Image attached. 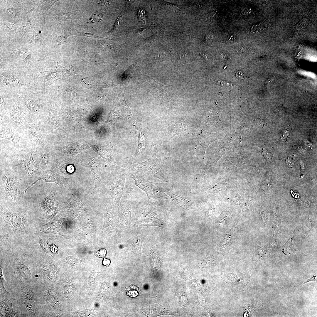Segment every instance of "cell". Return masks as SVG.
<instances>
[{"mask_svg": "<svg viewBox=\"0 0 317 317\" xmlns=\"http://www.w3.org/2000/svg\"><path fill=\"white\" fill-rule=\"evenodd\" d=\"M90 167L95 183L94 188L91 193H92L95 189H97L100 187L101 182V173L99 165L95 161H92L90 162Z\"/></svg>", "mask_w": 317, "mask_h": 317, "instance_id": "cell-11", "label": "cell"}, {"mask_svg": "<svg viewBox=\"0 0 317 317\" xmlns=\"http://www.w3.org/2000/svg\"><path fill=\"white\" fill-rule=\"evenodd\" d=\"M161 157L160 153L156 150L152 157L144 162L138 163L132 162L123 163L118 170L138 172L167 182L169 180V174L163 164Z\"/></svg>", "mask_w": 317, "mask_h": 317, "instance_id": "cell-1", "label": "cell"}, {"mask_svg": "<svg viewBox=\"0 0 317 317\" xmlns=\"http://www.w3.org/2000/svg\"><path fill=\"white\" fill-rule=\"evenodd\" d=\"M51 250L53 253H56L58 250L57 247L53 245L51 247Z\"/></svg>", "mask_w": 317, "mask_h": 317, "instance_id": "cell-37", "label": "cell"}, {"mask_svg": "<svg viewBox=\"0 0 317 317\" xmlns=\"http://www.w3.org/2000/svg\"><path fill=\"white\" fill-rule=\"evenodd\" d=\"M106 253V250L104 248H102L99 250L95 251L94 252L95 256L99 258H104Z\"/></svg>", "mask_w": 317, "mask_h": 317, "instance_id": "cell-25", "label": "cell"}, {"mask_svg": "<svg viewBox=\"0 0 317 317\" xmlns=\"http://www.w3.org/2000/svg\"><path fill=\"white\" fill-rule=\"evenodd\" d=\"M67 38V36H61L58 37L55 40V44L57 45H60L64 43Z\"/></svg>", "mask_w": 317, "mask_h": 317, "instance_id": "cell-26", "label": "cell"}, {"mask_svg": "<svg viewBox=\"0 0 317 317\" xmlns=\"http://www.w3.org/2000/svg\"><path fill=\"white\" fill-rule=\"evenodd\" d=\"M22 166L26 172L30 176H32L36 169V163L34 158L31 154H28L24 157Z\"/></svg>", "mask_w": 317, "mask_h": 317, "instance_id": "cell-12", "label": "cell"}, {"mask_svg": "<svg viewBox=\"0 0 317 317\" xmlns=\"http://www.w3.org/2000/svg\"><path fill=\"white\" fill-rule=\"evenodd\" d=\"M102 15L98 12H95L88 20V22L92 23L100 21Z\"/></svg>", "mask_w": 317, "mask_h": 317, "instance_id": "cell-23", "label": "cell"}, {"mask_svg": "<svg viewBox=\"0 0 317 317\" xmlns=\"http://www.w3.org/2000/svg\"><path fill=\"white\" fill-rule=\"evenodd\" d=\"M222 82L223 83V86L224 87L225 86L226 87H228L229 88L230 87H231V86H232V84H231L229 82Z\"/></svg>", "mask_w": 317, "mask_h": 317, "instance_id": "cell-36", "label": "cell"}, {"mask_svg": "<svg viewBox=\"0 0 317 317\" xmlns=\"http://www.w3.org/2000/svg\"><path fill=\"white\" fill-rule=\"evenodd\" d=\"M127 171H114L106 183L105 190L110 195L114 204L118 207L125 190L124 183Z\"/></svg>", "mask_w": 317, "mask_h": 317, "instance_id": "cell-3", "label": "cell"}, {"mask_svg": "<svg viewBox=\"0 0 317 317\" xmlns=\"http://www.w3.org/2000/svg\"><path fill=\"white\" fill-rule=\"evenodd\" d=\"M170 199L175 202L180 206L184 209L188 210L196 208L195 203L186 200L173 193L171 195Z\"/></svg>", "mask_w": 317, "mask_h": 317, "instance_id": "cell-13", "label": "cell"}, {"mask_svg": "<svg viewBox=\"0 0 317 317\" xmlns=\"http://www.w3.org/2000/svg\"><path fill=\"white\" fill-rule=\"evenodd\" d=\"M131 204L127 201H120L116 208V213L119 226L122 230H127L131 228Z\"/></svg>", "mask_w": 317, "mask_h": 317, "instance_id": "cell-5", "label": "cell"}, {"mask_svg": "<svg viewBox=\"0 0 317 317\" xmlns=\"http://www.w3.org/2000/svg\"><path fill=\"white\" fill-rule=\"evenodd\" d=\"M57 1H44L39 4L38 6L39 11L40 20L42 23H44L46 15L48 10Z\"/></svg>", "mask_w": 317, "mask_h": 317, "instance_id": "cell-15", "label": "cell"}, {"mask_svg": "<svg viewBox=\"0 0 317 317\" xmlns=\"http://www.w3.org/2000/svg\"><path fill=\"white\" fill-rule=\"evenodd\" d=\"M316 275L313 276V277H312L310 279H308L306 281V282H304L302 284H305L307 282H309L310 281H316L317 279L316 278Z\"/></svg>", "mask_w": 317, "mask_h": 317, "instance_id": "cell-34", "label": "cell"}, {"mask_svg": "<svg viewBox=\"0 0 317 317\" xmlns=\"http://www.w3.org/2000/svg\"><path fill=\"white\" fill-rule=\"evenodd\" d=\"M1 180L6 196L12 201H17L20 198V191L15 180L8 174L2 175Z\"/></svg>", "mask_w": 317, "mask_h": 317, "instance_id": "cell-8", "label": "cell"}, {"mask_svg": "<svg viewBox=\"0 0 317 317\" xmlns=\"http://www.w3.org/2000/svg\"><path fill=\"white\" fill-rule=\"evenodd\" d=\"M139 145L134 154L133 158L134 159L141 154L144 151L145 149V138L144 136L141 133L139 136Z\"/></svg>", "mask_w": 317, "mask_h": 317, "instance_id": "cell-18", "label": "cell"}, {"mask_svg": "<svg viewBox=\"0 0 317 317\" xmlns=\"http://www.w3.org/2000/svg\"><path fill=\"white\" fill-rule=\"evenodd\" d=\"M50 159V156L49 154L46 153L42 154L41 157V162L43 165H46L49 163Z\"/></svg>", "mask_w": 317, "mask_h": 317, "instance_id": "cell-24", "label": "cell"}, {"mask_svg": "<svg viewBox=\"0 0 317 317\" xmlns=\"http://www.w3.org/2000/svg\"><path fill=\"white\" fill-rule=\"evenodd\" d=\"M56 195L55 192L51 191L41 202L40 205L43 210L47 211L52 207L54 203Z\"/></svg>", "mask_w": 317, "mask_h": 317, "instance_id": "cell-16", "label": "cell"}, {"mask_svg": "<svg viewBox=\"0 0 317 317\" xmlns=\"http://www.w3.org/2000/svg\"><path fill=\"white\" fill-rule=\"evenodd\" d=\"M299 163L300 164V167L302 169H304V168H304V165L303 163V162H302V161L300 162H299Z\"/></svg>", "mask_w": 317, "mask_h": 317, "instance_id": "cell-38", "label": "cell"}, {"mask_svg": "<svg viewBox=\"0 0 317 317\" xmlns=\"http://www.w3.org/2000/svg\"><path fill=\"white\" fill-rule=\"evenodd\" d=\"M26 104L28 108L31 112H36L39 111L40 109L39 104L34 100H27Z\"/></svg>", "mask_w": 317, "mask_h": 317, "instance_id": "cell-19", "label": "cell"}, {"mask_svg": "<svg viewBox=\"0 0 317 317\" xmlns=\"http://www.w3.org/2000/svg\"><path fill=\"white\" fill-rule=\"evenodd\" d=\"M1 137L10 140L16 144L18 143L19 141V137L18 136L12 131H2L1 134Z\"/></svg>", "mask_w": 317, "mask_h": 317, "instance_id": "cell-17", "label": "cell"}, {"mask_svg": "<svg viewBox=\"0 0 317 317\" xmlns=\"http://www.w3.org/2000/svg\"><path fill=\"white\" fill-rule=\"evenodd\" d=\"M137 17L143 23L145 24L147 23V18L146 11L143 8L139 9L138 11Z\"/></svg>", "mask_w": 317, "mask_h": 317, "instance_id": "cell-21", "label": "cell"}, {"mask_svg": "<svg viewBox=\"0 0 317 317\" xmlns=\"http://www.w3.org/2000/svg\"><path fill=\"white\" fill-rule=\"evenodd\" d=\"M81 36H85L90 37L91 38H102V37H98L95 35L89 33H83L81 34Z\"/></svg>", "mask_w": 317, "mask_h": 317, "instance_id": "cell-31", "label": "cell"}, {"mask_svg": "<svg viewBox=\"0 0 317 317\" xmlns=\"http://www.w3.org/2000/svg\"><path fill=\"white\" fill-rule=\"evenodd\" d=\"M147 29V28H142L140 29L137 32V34H139L145 31Z\"/></svg>", "mask_w": 317, "mask_h": 317, "instance_id": "cell-35", "label": "cell"}, {"mask_svg": "<svg viewBox=\"0 0 317 317\" xmlns=\"http://www.w3.org/2000/svg\"><path fill=\"white\" fill-rule=\"evenodd\" d=\"M305 23V20H302L298 24V28L299 29H301L303 27Z\"/></svg>", "mask_w": 317, "mask_h": 317, "instance_id": "cell-33", "label": "cell"}, {"mask_svg": "<svg viewBox=\"0 0 317 317\" xmlns=\"http://www.w3.org/2000/svg\"><path fill=\"white\" fill-rule=\"evenodd\" d=\"M222 279L232 287L243 289L249 281L250 276L247 273L227 274L222 272Z\"/></svg>", "mask_w": 317, "mask_h": 317, "instance_id": "cell-7", "label": "cell"}, {"mask_svg": "<svg viewBox=\"0 0 317 317\" xmlns=\"http://www.w3.org/2000/svg\"><path fill=\"white\" fill-rule=\"evenodd\" d=\"M120 21V18L119 17H118L116 21L114 24V25L113 26V27L112 28L111 30L110 31V32H113V31H115L117 29L119 26V25Z\"/></svg>", "mask_w": 317, "mask_h": 317, "instance_id": "cell-28", "label": "cell"}, {"mask_svg": "<svg viewBox=\"0 0 317 317\" xmlns=\"http://www.w3.org/2000/svg\"><path fill=\"white\" fill-rule=\"evenodd\" d=\"M131 206L132 210L136 217L133 228L149 226L163 227L165 225L162 213L154 205H136Z\"/></svg>", "mask_w": 317, "mask_h": 317, "instance_id": "cell-2", "label": "cell"}, {"mask_svg": "<svg viewBox=\"0 0 317 317\" xmlns=\"http://www.w3.org/2000/svg\"><path fill=\"white\" fill-rule=\"evenodd\" d=\"M236 77L239 79H242L246 77L245 74L241 71H237L235 73Z\"/></svg>", "mask_w": 317, "mask_h": 317, "instance_id": "cell-27", "label": "cell"}, {"mask_svg": "<svg viewBox=\"0 0 317 317\" xmlns=\"http://www.w3.org/2000/svg\"><path fill=\"white\" fill-rule=\"evenodd\" d=\"M58 211V209L56 207H52L47 210L45 214L44 218L48 219L52 218Z\"/></svg>", "mask_w": 317, "mask_h": 317, "instance_id": "cell-22", "label": "cell"}, {"mask_svg": "<svg viewBox=\"0 0 317 317\" xmlns=\"http://www.w3.org/2000/svg\"><path fill=\"white\" fill-rule=\"evenodd\" d=\"M30 130L35 139L39 141L42 136L41 131L39 128L36 126H32L30 127Z\"/></svg>", "mask_w": 317, "mask_h": 317, "instance_id": "cell-20", "label": "cell"}, {"mask_svg": "<svg viewBox=\"0 0 317 317\" xmlns=\"http://www.w3.org/2000/svg\"><path fill=\"white\" fill-rule=\"evenodd\" d=\"M286 163L288 166L291 167L293 166L294 164L293 160L289 157L286 159Z\"/></svg>", "mask_w": 317, "mask_h": 317, "instance_id": "cell-29", "label": "cell"}, {"mask_svg": "<svg viewBox=\"0 0 317 317\" xmlns=\"http://www.w3.org/2000/svg\"><path fill=\"white\" fill-rule=\"evenodd\" d=\"M66 170L68 173H72L74 172V168L72 166H69L67 168Z\"/></svg>", "mask_w": 317, "mask_h": 317, "instance_id": "cell-32", "label": "cell"}, {"mask_svg": "<svg viewBox=\"0 0 317 317\" xmlns=\"http://www.w3.org/2000/svg\"><path fill=\"white\" fill-rule=\"evenodd\" d=\"M102 263L103 266L108 267L110 263V261L109 259L104 258Z\"/></svg>", "mask_w": 317, "mask_h": 317, "instance_id": "cell-30", "label": "cell"}, {"mask_svg": "<svg viewBox=\"0 0 317 317\" xmlns=\"http://www.w3.org/2000/svg\"><path fill=\"white\" fill-rule=\"evenodd\" d=\"M40 180H42L45 182L54 183L60 186L64 187L69 181V179L60 176L56 172L51 171H44L38 178V179L32 183L23 192L24 193L27 190L33 185Z\"/></svg>", "mask_w": 317, "mask_h": 317, "instance_id": "cell-9", "label": "cell"}, {"mask_svg": "<svg viewBox=\"0 0 317 317\" xmlns=\"http://www.w3.org/2000/svg\"><path fill=\"white\" fill-rule=\"evenodd\" d=\"M3 215L6 223L14 231H21L24 230L26 221L24 213L21 212L14 213L3 208Z\"/></svg>", "mask_w": 317, "mask_h": 317, "instance_id": "cell-4", "label": "cell"}, {"mask_svg": "<svg viewBox=\"0 0 317 317\" xmlns=\"http://www.w3.org/2000/svg\"><path fill=\"white\" fill-rule=\"evenodd\" d=\"M11 115L13 121L17 124H22L24 121L25 114L22 108L18 104L14 106Z\"/></svg>", "mask_w": 317, "mask_h": 317, "instance_id": "cell-14", "label": "cell"}, {"mask_svg": "<svg viewBox=\"0 0 317 317\" xmlns=\"http://www.w3.org/2000/svg\"><path fill=\"white\" fill-rule=\"evenodd\" d=\"M127 172L130 176L135 181V185L143 190L146 194L149 205H153L156 201L157 198L154 195L149 183L144 175L139 174V173L129 171Z\"/></svg>", "mask_w": 317, "mask_h": 317, "instance_id": "cell-6", "label": "cell"}, {"mask_svg": "<svg viewBox=\"0 0 317 317\" xmlns=\"http://www.w3.org/2000/svg\"><path fill=\"white\" fill-rule=\"evenodd\" d=\"M146 237L145 233L139 232L133 233L131 237L127 242L126 246L132 250H141Z\"/></svg>", "mask_w": 317, "mask_h": 317, "instance_id": "cell-10", "label": "cell"}]
</instances>
